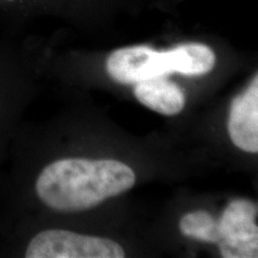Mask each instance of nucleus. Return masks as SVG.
<instances>
[{
    "label": "nucleus",
    "mask_w": 258,
    "mask_h": 258,
    "mask_svg": "<svg viewBox=\"0 0 258 258\" xmlns=\"http://www.w3.org/2000/svg\"><path fill=\"white\" fill-rule=\"evenodd\" d=\"M214 51L201 43H186L167 51L146 46L115 50L106 61L109 76L118 83L135 84L170 73L201 76L215 66Z\"/></svg>",
    "instance_id": "2"
},
{
    "label": "nucleus",
    "mask_w": 258,
    "mask_h": 258,
    "mask_svg": "<svg viewBox=\"0 0 258 258\" xmlns=\"http://www.w3.org/2000/svg\"><path fill=\"white\" fill-rule=\"evenodd\" d=\"M124 250L110 239L62 230L38 233L29 243L27 258H123Z\"/></svg>",
    "instance_id": "3"
},
{
    "label": "nucleus",
    "mask_w": 258,
    "mask_h": 258,
    "mask_svg": "<svg viewBox=\"0 0 258 258\" xmlns=\"http://www.w3.org/2000/svg\"><path fill=\"white\" fill-rule=\"evenodd\" d=\"M256 203L237 199L228 203L218 220L221 256L225 258H256L258 256V226Z\"/></svg>",
    "instance_id": "4"
},
{
    "label": "nucleus",
    "mask_w": 258,
    "mask_h": 258,
    "mask_svg": "<svg viewBox=\"0 0 258 258\" xmlns=\"http://www.w3.org/2000/svg\"><path fill=\"white\" fill-rule=\"evenodd\" d=\"M228 133L235 146L246 152H258V77L232 102Z\"/></svg>",
    "instance_id": "5"
},
{
    "label": "nucleus",
    "mask_w": 258,
    "mask_h": 258,
    "mask_svg": "<svg viewBox=\"0 0 258 258\" xmlns=\"http://www.w3.org/2000/svg\"><path fill=\"white\" fill-rule=\"evenodd\" d=\"M134 183V171L121 161L61 159L42 170L36 192L48 207L79 212L128 191Z\"/></svg>",
    "instance_id": "1"
},
{
    "label": "nucleus",
    "mask_w": 258,
    "mask_h": 258,
    "mask_svg": "<svg viewBox=\"0 0 258 258\" xmlns=\"http://www.w3.org/2000/svg\"><path fill=\"white\" fill-rule=\"evenodd\" d=\"M179 231L185 237L205 243L217 244L220 239L218 220L206 211H196L185 214L179 221Z\"/></svg>",
    "instance_id": "7"
},
{
    "label": "nucleus",
    "mask_w": 258,
    "mask_h": 258,
    "mask_svg": "<svg viewBox=\"0 0 258 258\" xmlns=\"http://www.w3.org/2000/svg\"><path fill=\"white\" fill-rule=\"evenodd\" d=\"M134 95L141 104L161 115L175 116L185 106L183 90L165 77L135 83Z\"/></svg>",
    "instance_id": "6"
}]
</instances>
